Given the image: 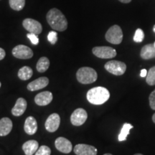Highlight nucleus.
Wrapping results in <instances>:
<instances>
[{
	"label": "nucleus",
	"mask_w": 155,
	"mask_h": 155,
	"mask_svg": "<svg viewBox=\"0 0 155 155\" xmlns=\"http://www.w3.org/2000/svg\"><path fill=\"white\" fill-rule=\"evenodd\" d=\"M76 78L82 84H90L95 82L98 78L96 71L89 67H83L76 73Z\"/></svg>",
	"instance_id": "7ed1b4c3"
},
{
	"label": "nucleus",
	"mask_w": 155,
	"mask_h": 155,
	"mask_svg": "<svg viewBox=\"0 0 155 155\" xmlns=\"http://www.w3.org/2000/svg\"><path fill=\"white\" fill-rule=\"evenodd\" d=\"M140 55L144 60H149L155 58V47L154 44H149L141 48Z\"/></svg>",
	"instance_id": "6ab92c4d"
},
{
	"label": "nucleus",
	"mask_w": 155,
	"mask_h": 155,
	"mask_svg": "<svg viewBox=\"0 0 155 155\" xmlns=\"http://www.w3.org/2000/svg\"><path fill=\"white\" fill-rule=\"evenodd\" d=\"M88 118V114L86 110L79 108L75 109L71 116V122L75 127H80L86 122Z\"/></svg>",
	"instance_id": "0eeeda50"
},
{
	"label": "nucleus",
	"mask_w": 155,
	"mask_h": 155,
	"mask_svg": "<svg viewBox=\"0 0 155 155\" xmlns=\"http://www.w3.org/2000/svg\"><path fill=\"white\" fill-rule=\"evenodd\" d=\"M149 100H150V105L151 108L155 110V90L151 93Z\"/></svg>",
	"instance_id": "c85d7f7f"
},
{
	"label": "nucleus",
	"mask_w": 155,
	"mask_h": 155,
	"mask_svg": "<svg viewBox=\"0 0 155 155\" xmlns=\"http://www.w3.org/2000/svg\"><path fill=\"white\" fill-rule=\"evenodd\" d=\"M55 145L56 149L64 154H69L73 150V146L68 139L64 137H58L55 139Z\"/></svg>",
	"instance_id": "9b49d317"
},
{
	"label": "nucleus",
	"mask_w": 155,
	"mask_h": 155,
	"mask_svg": "<svg viewBox=\"0 0 155 155\" xmlns=\"http://www.w3.org/2000/svg\"><path fill=\"white\" fill-rule=\"evenodd\" d=\"M61 124V118L58 114H52L46 120L45 127L46 130L49 132H55L58 130Z\"/></svg>",
	"instance_id": "9d476101"
},
{
	"label": "nucleus",
	"mask_w": 155,
	"mask_h": 155,
	"mask_svg": "<svg viewBox=\"0 0 155 155\" xmlns=\"http://www.w3.org/2000/svg\"><path fill=\"white\" fill-rule=\"evenodd\" d=\"M153 30H154V32H155V25L154 26V28H153Z\"/></svg>",
	"instance_id": "72a5a7b5"
},
{
	"label": "nucleus",
	"mask_w": 155,
	"mask_h": 155,
	"mask_svg": "<svg viewBox=\"0 0 155 155\" xmlns=\"http://www.w3.org/2000/svg\"><path fill=\"white\" fill-rule=\"evenodd\" d=\"M104 155H112L111 154H104Z\"/></svg>",
	"instance_id": "f704fd0d"
},
{
	"label": "nucleus",
	"mask_w": 155,
	"mask_h": 155,
	"mask_svg": "<svg viewBox=\"0 0 155 155\" xmlns=\"http://www.w3.org/2000/svg\"><path fill=\"white\" fill-rule=\"evenodd\" d=\"M27 106H28V104H27L26 100L23 98H19L17 100L14 107L12 109V114L15 116H22L26 111Z\"/></svg>",
	"instance_id": "2eb2a0df"
},
{
	"label": "nucleus",
	"mask_w": 155,
	"mask_h": 155,
	"mask_svg": "<svg viewBox=\"0 0 155 155\" xmlns=\"http://www.w3.org/2000/svg\"><path fill=\"white\" fill-rule=\"evenodd\" d=\"M146 81L147 84L150 86H154L155 85V66L151 68L149 71L146 78Z\"/></svg>",
	"instance_id": "b1692460"
},
{
	"label": "nucleus",
	"mask_w": 155,
	"mask_h": 155,
	"mask_svg": "<svg viewBox=\"0 0 155 155\" xmlns=\"http://www.w3.org/2000/svg\"><path fill=\"white\" fill-rule=\"evenodd\" d=\"M93 53L96 57L103 59H109L116 57V51L115 49L107 46H102V47H95L92 50Z\"/></svg>",
	"instance_id": "423d86ee"
},
{
	"label": "nucleus",
	"mask_w": 155,
	"mask_h": 155,
	"mask_svg": "<svg viewBox=\"0 0 155 155\" xmlns=\"http://www.w3.org/2000/svg\"><path fill=\"white\" fill-rule=\"evenodd\" d=\"M22 25L25 30H27L30 33L39 35L42 32V27L38 21L35 20L33 19L27 18L23 20Z\"/></svg>",
	"instance_id": "1a4fd4ad"
},
{
	"label": "nucleus",
	"mask_w": 155,
	"mask_h": 155,
	"mask_svg": "<svg viewBox=\"0 0 155 155\" xmlns=\"http://www.w3.org/2000/svg\"><path fill=\"white\" fill-rule=\"evenodd\" d=\"M73 151L76 155H97V149L88 144H79L75 145Z\"/></svg>",
	"instance_id": "f8f14e48"
},
{
	"label": "nucleus",
	"mask_w": 155,
	"mask_h": 155,
	"mask_svg": "<svg viewBox=\"0 0 155 155\" xmlns=\"http://www.w3.org/2000/svg\"><path fill=\"white\" fill-rule=\"evenodd\" d=\"M48 83H49V79L47 77H41L30 82L27 88L30 91H35L46 87Z\"/></svg>",
	"instance_id": "ddd939ff"
},
{
	"label": "nucleus",
	"mask_w": 155,
	"mask_h": 155,
	"mask_svg": "<svg viewBox=\"0 0 155 155\" xmlns=\"http://www.w3.org/2000/svg\"><path fill=\"white\" fill-rule=\"evenodd\" d=\"M53 96L51 92L44 91L40 93L35 97V102L38 106H47L53 101Z\"/></svg>",
	"instance_id": "4468645a"
},
{
	"label": "nucleus",
	"mask_w": 155,
	"mask_h": 155,
	"mask_svg": "<svg viewBox=\"0 0 155 155\" xmlns=\"http://www.w3.org/2000/svg\"><path fill=\"white\" fill-rule=\"evenodd\" d=\"M152 121L155 124V113L154 114V115L152 116Z\"/></svg>",
	"instance_id": "473e14b6"
},
{
	"label": "nucleus",
	"mask_w": 155,
	"mask_h": 155,
	"mask_svg": "<svg viewBox=\"0 0 155 155\" xmlns=\"http://www.w3.org/2000/svg\"><path fill=\"white\" fill-rule=\"evenodd\" d=\"M133 128V126L130 124H124L123 125L121 131L119 135V141H125L127 139L128 135L129 134V131L131 129Z\"/></svg>",
	"instance_id": "4be33fe9"
},
{
	"label": "nucleus",
	"mask_w": 155,
	"mask_h": 155,
	"mask_svg": "<svg viewBox=\"0 0 155 155\" xmlns=\"http://www.w3.org/2000/svg\"><path fill=\"white\" fill-rule=\"evenodd\" d=\"M46 18L48 24L53 30L63 32L68 28L67 19L59 9L56 8L50 9L48 12Z\"/></svg>",
	"instance_id": "f257e3e1"
},
{
	"label": "nucleus",
	"mask_w": 155,
	"mask_h": 155,
	"mask_svg": "<svg viewBox=\"0 0 155 155\" xmlns=\"http://www.w3.org/2000/svg\"><path fill=\"white\" fill-rule=\"evenodd\" d=\"M154 47H155V42H154Z\"/></svg>",
	"instance_id": "4c0bfd02"
},
{
	"label": "nucleus",
	"mask_w": 155,
	"mask_h": 155,
	"mask_svg": "<svg viewBox=\"0 0 155 155\" xmlns=\"http://www.w3.org/2000/svg\"><path fill=\"white\" fill-rule=\"evenodd\" d=\"M27 37L29 40H30V42H32V44L35 45H37L39 43V38L37 36V35L34 34V33H28L27 35Z\"/></svg>",
	"instance_id": "cd10ccee"
},
{
	"label": "nucleus",
	"mask_w": 155,
	"mask_h": 155,
	"mask_svg": "<svg viewBox=\"0 0 155 155\" xmlns=\"http://www.w3.org/2000/svg\"><path fill=\"white\" fill-rule=\"evenodd\" d=\"M147 71L146 69H142L140 73V76L141 78H144V77H147Z\"/></svg>",
	"instance_id": "7c9ffc66"
},
{
	"label": "nucleus",
	"mask_w": 155,
	"mask_h": 155,
	"mask_svg": "<svg viewBox=\"0 0 155 155\" xmlns=\"http://www.w3.org/2000/svg\"><path fill=\"white\" fill-rule=\"evenodd\" d=\"M39 148L38 142L35 140H29L22 145V150L25 155H32L38 151Z\"/></svg>",
	"instance_id": "a211bd4d"
},
{
	"label": "nucleus",
	"mask_w": 155,
	"mask_h": 155,
	"mask_svg": "<svg viewBox=\"0 0 155 155\" xmlns=\"http://www.w3.org/2000/svg\"><path fill=\"white\" fill-rule=\"evenodd\" d=\"M1 86H2V84H1V82H0V88H1Z\"/></svg>",
	"instance_id": "e433bc0d"
},
{
	"label": "nucleus",
	"mask_w": 155,
	"mask_h": 155,
	"mask_svg": "<svg viewBox=\"0 0 155 155\" xmlns=\"http://www.w3.org/2000/svg\"><path fill=\"white\" fill-rule=\"evenodd\" d=\"M144 38V33L141 29H137L136 30L134 36V41L136 42H141L143 41Z\"/></svg>",
	"instance_id": "393cba45"
},
{
	"label": "nucleus",
	"mask_w": 155,
	"mask_h": 155,
	"mask_svg": "<svg viewBox=\"0 0 155 155\" xmlns=\"http://www.w3.org/2000/svg\"><path fill=\"white\" fill-rule=\"evenodd\" d=\"M119 1H120V2H122V3L127 4V3H129V2H130L131 0H119Z\"/></svg>",
	"instance_id": "2f4dec72"
},
{
	"label": "nucleus",
	"mask_w": 155,
	"mask_h": 155,
	"mask_svg": "<svg viewBox=\"0 0 155 155\" xmlns=\"http://www.w3.org/2000/svg\"><path fill=\"white\" fill-rule=\"evenodd\" d=\"M106 40L111 44L121 43L123 40V32L119 25H114L108 29L106 33Z\"/></svg>",
	"instance_id": "20e7f679"
},
{
	"label": "nucleus",
	"mask_w": 155,
	"mask_h": 155,
	"mask_svg": "<svg viewBox=\"0 0 155 155\" xmlns=\"http://www.w3.org/2000/svg\"><path fill=\"white\" fill-rule=\"evenodd\" d=\"M12 127V121L9 118H2L0 120V137L8 135L11 132Z\"/></svg>",
	"instance_id": "f3484780"
},
{
	"label": "nucleus",
	"mask_w": 155,
	"mask_h": 155,
	"mask_svg": "<svg viewBox=\"0 0 155 155\" xmlns=\"http://www.w3.org/2000/svg\"><path fill=\"white\" fill-rule=\"evenodd\" d=\"M48 39L52 45H55L58 41V33L55 31H51L48 33Z\"/></svg>",
	"instance_id": "bb28decb"
},
{
	"label": "nucleus",
	"mask_w": 155,
	"mask_h": 155,
	"mask_svg": "<svg viewBox=\"0 0 155 155\" xmlns=\"http://www.w3.org/2000/svg\"><path fill=\"white\" fill-rule=\"evenodd\" d=\"M50 67V61L48 58L42 57L40 58L38 63H37V70L38 72L44 73Z\"/></svg>",
	"instance_id": "412c9836"
},
{
	"label": "nucleus",
	"mask_w": 155,
	"mask_h": 155,
	"mask_svg": "<svg viewBox=\"0 0 155 155\" xmlns=\"http://www.w3.org/2000/svg\"><path fill=\"white\" fill-rule=\"evenodd\" d=\"M51 150L48 146H41L39 147L38 150L35 152V155H50Z\"/></svg>",
	"instance_id": "a878e982"
},
{
	"label": "nucleus",
	"mask_w": 155,
	"mask_h": 155,
	"mask_svg": "<svg viewBox=\"0 0 155 155\" xmlns=\"http://www.w3.org/2000/svg\"><path fill=\"white\" fill-rule=\"evenodd\" d=\"M87 100L94 105H101L110 98V93L104 87H95L88 91L86 94Z\"/></svg>",
	"instance_id": "f03ea898"
},
{
	"label": "nucleus",
	"mask_w": 155,
	"mask_h": 155,
	"mask_svg": "<svg viewBox=\"0 0 155 155\" xmlns=\"http://www.w3.org/2000/svg\"><path fill=\"white\" fill-rule=\"evenodd\" d=\"M134 155H143V154H136Z\"/></svg>",
	"instance_id": "c9c22d12"
},
{
	"label": "nucleus",
	"mask_w": 155,
	"mask_h": 155,
	"mask_svg": "<svg viewBox=\"0 0 155 155\" xmlns=\"http://www.w3.org/2000/svg\"><path fill=\"white\" fill-rule=\"evenodd\" d=\"M5 55H6V53H5V50L0 48V61L3 60L4 58H5Z\"/></svg>",
	"instance_id": "c756f323"
},
{
	"label": "nucleus",
	"mask_w": 155,
	"mask_h": 155,
	"mask_svg": "<svg viewBox=\"0 0 155 155\" xmlns=\"http://www.w3.org/2000/svg\"><path fill=\"white\" fill-rule=\"evenodd\" d=\"M25 131L29 135H33L38 130V123L33 116H29L25 120L24 126Z\"/></svg>",
	"instance_id": "dca6fc26"
},
{
	"label": "nucleus",
	"mask_w": 155,
	"mask_h": 155,
	"mask_svg": "<svg viewBox=\"0 0 155 155\" xmlns=\"http://www.w3.org/2000/svg\"><path fill=\"white\" fill-rule=\"evenodd\" d=\"M33 75V71L31 68L24 66L21 68L18 71V77L22 81H28Z\"/></svg>",
	"instance_id": "aec40b11"
},
{
	"label": "nucleus",
	"mask_w": 155,
	"mask_h": 155,
	"mask_svg": "<svg viewBox=\"0 0 155 155\" xmlns=\"http://www.w3.org/2000/svg\"><path fill=\"white\" fill-rule=\"evenodd\" d=\"M104 68L108 72L115 75H121L126 72L127 65L124 63L117 61H111L106 63Z\"/></svg>",
	"instance_id": "39448f33"
},
{
	"label": "nucleus",
	"mask_w": 155,
	"mask_h": 155,
	"mask_svg": "<svg viewBox=\"0 0 155 155\" xmlns=\"http://www.w3.org/2000/svg\"><path fill=\"white\" fill-rule=\"evenodd\" d=\"M9 2L11 8L16 11L22 10L25 5V0H9Z\"/></svg>",
	"instance_id": "5701e85b"
},
{
	"label": "nucleus",
	"mask_w": 155,
	"mask_h": 155,
	"mask_svg": "<svg viewBox=\"0 0 155 155\" xmlns=\"http://www.w3.org/2000/svg\"><path fill=\"white\" fill-rule=\"evenodd\" d=\"M12 55L19 59H30L33 56V52L28 46L19 45L13 48Z\"/></svg>",
	"instance_id": "6e6552de"
}]
</instances>
